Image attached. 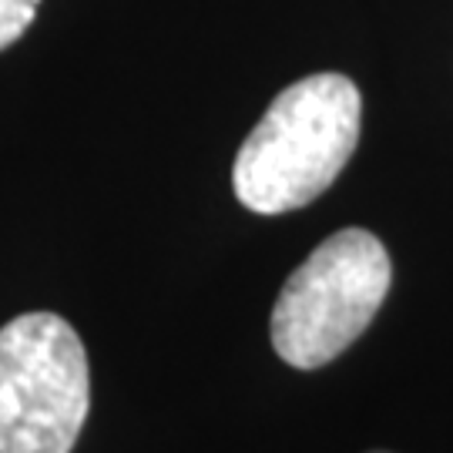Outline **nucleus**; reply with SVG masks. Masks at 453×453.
<instances>
[{"mask_svg":"<svg viewBox=\"0 0 453 453\" xmlns=\"http://www.w3.org/2000/svg\"><path fill=\"white\" fill-rule=\"evenodd\" d=\"M359 118L363 97L346 74L326 71L289 84L235 155V198L259 215L306 209L353 158Z\"/></svg>","mask_w":453,"mask_h":453,"instance_id":"1","label":"nucleus"},{"mask_svg":"<svg viewBox=\"0 0 453 453\" xmlns=\"http://www.w3.org/2000/svg\"><path fill=\"white\" fill-rule=\"evenodd\" d=\"M393 282L387 245L340 228L286 279L273 306V349L296 370H319L370 329Z\"/></svg>","mask_w":453,"mask_h":453,"instance_id":"2","label":"nucleus"},{"mask_svg":"<svg viewBox=\"0 0 453 453\" xmlns=\"http://www.w3.org/2000/svg\"><path fill=\"white\" fill-rule=\"evenodd\" d=\"M91 410L81 336L58 312L0 329V453H71Z\"/></svg>","mask_w":453,"mask_h":453,"instance_id":"3","label":"nucleus"},{"mask_svg":"<svg viewBox=\"0 0 453 453\" xmlns=\"http://www.w3.org/2000/svg\"><path fill=\"white\" fill-rule=\"evenodd\" d=\"M41 0H0V50H7L37 17Z\"/></svg>","mask_w":453,"mask_h":453,"instance_id":"4","label":"nucleus"},{"mask_svg":"<svg viewBox=\"0 0 453 453\" xmlns=\"http://www.w3.org/2000/svg\"><path fill=\"white\" fill-rule=\"evenodd\" d=\"M372 453H387V450H372Z\"/></svg>","mask_w":453,"mask_h":453,"instance_id":"5","label":"nucleus"}]
</instances>
